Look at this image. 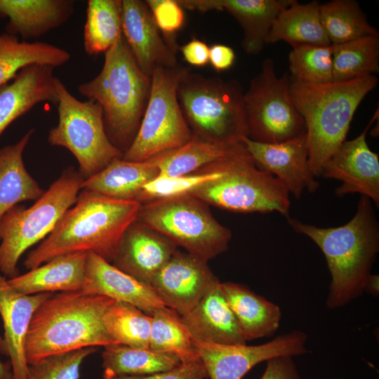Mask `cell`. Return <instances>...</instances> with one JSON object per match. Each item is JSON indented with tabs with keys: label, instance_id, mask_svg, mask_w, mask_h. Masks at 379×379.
Here are the masks:
<instances>
[{
	"label": "cell",
	"instance_id": "cell-10",
	"mask_svg": "<svg viewBox=\"0 0 379 379\" xmlns=\"http://www.w3.org/2000/svg\"><path fill=\"white\" fill-rule=\"evenodd\" d=\"M58 121L48 132V141L68 149L76 158L79 173L89 178L123 157L105 131L101 106L91 100L80 101L58 78Z\"/></svg>",
	"mask_w": 379,
	"mask_h": 379
},
{
	"label": "cell",
	"instance_id": "cell-5",
	"mask_svg": "<svg viewBox=\"0 0 379 379\" xmlns=\"http://www.w3.org/2000/svg\"><path fill=\"white\" fill-rule=\"evenodd\" d=\"M150 89L151 77L140 69L123 35L105 53L100 73L78 87L101 106L107 135L123 154L138 133Z\"/></svg>",
	"mask_w": 379,
	"mask_h": 379
},
{
	"label": "cell",
	"instance_id": "cell-43",
	"mask_svg": "<svg viewBox=\"0 0 379 379\" xmlns=\"http://www.w3.org/2000/svg\"><path fill=\"white\" fill-rule=\"evenodd\" d=\"M260 379H302L292 357H277L267 361Z\"/></svg>",
	"mask_w": 379,
	"mask_h": 379
},
{
	"label": "cell",
	"instance_id": "cell-35",
	"mask_svg": "<svg viewBox=\"0 0 379 379\" xmlns=\"http://www.w3.org/2000/svg\"><path fill=\"white\" fill-rule=\"evenodd\" d=\"M319 14L331 45H340L366 36H378L377 29L367 22L355 1L333 0L320 4Z\"/></svg>",
	"mask_w": 379,
	"mask_h": 379
},
{
	"label": "cell",
	"instance_id": "cell-19",
	"mask_svg": "<svg viewBox=\"0 0 379 379\" xmlns=\"http://www.w3.org/2000/svg\"><path fill=\"white\" fill-rule=\"evenodd\" d=\"M290 1L177 0L183 9L201 12L226 11L230 13L243 29L241 46L248 55L259 54L267 44L274 20Z\"/></svg>",
	"mask_w": 379,
	"mask_h": 379
},
{
	"label": "cell",
	"instance_id": "cell-25",
	"mask_svg": "<svg viewBox=\"0 0 379 379\" xmlns=\"http://www.w3.org/2000/svg\"><path fill=\"white\" fill-rule=\"evenodd\" d=\"M87 257V253L58 257L8 281L25 295L81 291L86 281Z\"/></svg>",
	"mask_w": 379,
	"mask_h": 379
},
{
	"label": "cell",
	"instance_id": "cell-11",
	"mask_svg": "<svg viewBox=\"0 0 379 379\" xmlns=\"http://www.w3.org/2000/svg\"><path fill=\"white\" fill-rule=\"evenodd\" d=\"M189 68L159 67L151 75V89L138 133L122 159L143 161L188 142L192 133L181 111L178 84Z\"/></svg>",
	"mask_w": 379,
	"mask_h": 379
},
{
	"label": "cell",
	"instance_id": "cell-34",
	"mask_svg": "<svg viewBox=\"0 0 379 379\" xmlns=\"http://www.w3.org/2000/svg\"><path fill=\"white\" fill-rule=\"evenodd\" d=\"M151 316V350L174 356L181 363L201 360L180 314L166 307L156 310Z\"/></svg>",
	"mask_w": 379,
	"mask_h": 379
},
{
	"label": "cell",
	"instance_id": "cell-20",
	"mask_svg": "<svg viewBox=\"0 0 379 379\" xmlns=\"http://www.w3.org/2000/svg\"><path fill=\"white\" fill-rule=\"evenodd\" d=\"M176 247L171 240L136 220L125 232L112 263L124 273L149 284Z\"/></svg>",
	"mask_w": 379,
	"mask_h": 379
},
{
	"label": "cell",
	"instance_id": "cell-3",
	"mask_svg": "<svg viewBox=\"0 0 379 379\" xmlns=\"http://www.w3.org/2000/svg\"><path fill=\"white\" fill-rule=\"evenodd\" d=\"M113 302L108 297L81 291L52 294L31 319L25 345L28 365L53 354L117 344L103 321Z\"/></svg>",
	"mask_w": 379,
	"mask_h": 379
},
{
	"label": "cell",
	"instance_id": "cell-29",
	"mask_svg": "<svg viewBox=\"0 0 379 379\" xmlns=\"http://www.w3.org/2000/svg\"><path fill=\"white\" fill-rule=\"evenodd\" d=\"M319 7L317 1L300 4L291 0L274 20L267 44L284 41L292 48L331 45L321 22Z\"/></svg>",
	"mask_w": 379,
	"mask_h": 379
},
{
	"label": "cell",
	"instance_id": "cell-47",
	"mask_svg": "<svg viewBox=\"0 0 379 379\" xmlns=\"http://www.w3.org/2000/svg\"><path fill=\"white\" fill-rule=\"evenodd\" d=\"M2 340L0 338V352ZM0 379H13V373L11 363L3 362L0 359Z\"/></svg>",
	"mask_w": 379,
	"mask_h": 379
},
{
	"label": "cell",
	"instance_id": "cell-33",
	"mask_svg": "<svg viewBox=\"0 0 379 379\" xmlns=\"http://www.w3.org/2000/svg\"><path fill=\"white\" fill-rule=\"evenodd\" d=\"M121 0H89L84 31L88 55L105 53L122 36Z\"/></svg>",
	"mask_w": 379,
	"mask_h": 379
},
{
	"label": "cell",
	"instance_id": "cell-18",
	"mask_svg": "<svg viewBox=\"0 0 379 379\" xmlns=\"http://www.w3.org/2000/svg\"><path fill=\"white\" fill-rule=\"evenodd\" d=\"M52 294L20 293L0 272V316L4 329L1 352L10 359L13 379L28 378L29 365L25 350L26 335L34 312Z\"/></svg>",
	"mask_w": 379,
	"mask_h": 379
},
{
	"label": "cell",
	"instance_id": "cell-41",
	"mask_svg": "<svg viewBox=\"0 0 379 379\" xmlns=\"http://www.w3.org/2000/svg\"><path fill=\"white\" fill-rule=\"evenodd\" d=\"M159 29L164 34L167 43L177 51L173 34L178 31L185 22L183 8L177 0H147Z\"/></svg>",
	"mask_w": 379,
	"mask_h": 379
},
{
	"label": "cell",
	"instance_id": "cell-6",
	"mask_svg": "<svg viewBox=\"0 0 379 379\" xmlns=\"http://www.w3.org/2000/svg\"><path fill=\"white\" fill-rule=\"evenodd\" d=\"M243 88L236 80L190 72L182 77L178 102L192 135L224 144L248 137Z\"/></svg>",
	"mask_w": 379,
	"mask_h": 379
},
{
	"label": "cell",
	"instance_id": "cell-32",
	"mask_svg": "<svg viewBox=\"0 0 379 379\" xmlns=\"http://www.w3.org/2000/svg\"><path fill=\"white\" fill-rule=\"evenodd\" d=\"M102 375H143L172 369L181 362L175 357L150 348L132 347L121 344L104 347Z\"/></svg>",
	"mask_w": 379,
	"mask_h": 379
},
{
	"label": "cell",
	"instance_id": "cell-30",
	"mask_svg": "<svg viewBox=\"0 0 379 379\" xmlns=\"http://www.w3.org/2000/svg\"><path fill=\"white\" fill-rule=\"evenodd\" d=\"M244 147L242 142L224 144L192 135L186 144L147 159L158 169L160 178L184 175L225 158Z\"/></svg>",
	"mask_w": 379,
	"mask_h": 379
},
{
	"label": "cell",
	"instance_id": "cell-21",
	"mask_svg": "<svg viewBox=\"0 0 379 379\" xmlns=\"http://www.w3.org/2000/svg\"><path fill=\"white\" fill-rule=\"evenodd\" d=\"M180 317L194 340L222 345L246 344L218 278L197 305Z\"/></svg>",
	"mask_w": 379,
	"mask_h": 379
},
{
	"label": "cell",
	"instance_id": "cell-26",
	"mask_svg": "<svg viewBox=\"0 0 379 379\" xmlns=\"http://www.w3.org/2000/svg\"><path fill=\"white\" fill-rule=\"evenodd\" d=\"M222 291L246 341L272 336L280 326L281 310L247 286L222 283Z\"/></svg>",
	"mask_w": 379,
	"mask_h": 379
},
{
	"label": "cell",
	"instance_id": "cell-1",
	"mask_svg": "<svg viewBox=\"0 0 379 379\" xmlns=\"http://www.w3.org/2000/svg\"><path fill=\"white\" fill-rule=\"evenodd\" d=\"M141 205L81 190L54 230L28 253L24 266L30 270L75 253H93L112 263L125 232L137 220Z\"/></svg>",
	"mask_w": 379,
	"mask_h": 379
},
{
	"label": "cell",
	"instance_id": "cell-37",
	"mask_svg": "<svg viewBox=\"0 0 379 379\" xmlns=\"http://www.w3.org/2000/svg\"><path fill=\"white\" fill-rule=\"evenodd\" d=\"M103 321L107 332L117 344L149 348L152 316L137 307L114 300L105 312Z\"/></svg>",
	"mask_w": 379,
	"mask_h": 379
},
{
	"label": "cell",
	"instance_id": "cell-17",
	"mask_svg": "<svg viewBox=\"0 0 379 379\" xmlns=\"http://www.w3.org/2000/svg\"><path fill=\"white\" fill-rule=\"evenodd\" d=\"M122 35L140 69L147 76L178 65L176 51L160 34L145 1L121 0Z\"/></svg>",
	"mask_w": 379,
	"mask_h": 379
},
{
	"label": "cell",
	"instance_id": "cell-12",
	"mask_svg": "<svg viewBox=\"0 0 379 379\" xmlns=\"http://www.w3.org/2000/svg\"><path fill=\"white\" fill-rule=\"evenodd\" d=\"M290 77H279L266 58L244 94L248 138L264 143L284 142L306 133L304 119L290 94Z\"/></svg>",
	"mask_w": 379,
	"mask_h": 379
},
{
	"label": "cell",
	"instance_id": "cell-15",
	"mask_svg": "<svg viewBox=\"0 0 379 379\" xmlns=\"http://www.w3.org/2000/svg\"><path fill=\"white\" fill-rule=\"evenodd\" d=\"M241 142L256 166L275 176L296 199L305 190L314 192L319 188V182L310 168L306 133L277 143L257 142L248 137Z\"/></svg>",
	"mask_w": 379,
	"mask_h": 379
},
{
	"label": "cell",
	"instance_id": "cell-40",
	"mask_svg": "<svg viewBox=\"0 0 379 379\" xmlns=\"http://www.w3.org/2000/svg\"><path fill=\"white\" fill-rule=\"evenodd\" d=\"M96 350L91 347L45 357L29 365L27 379H79L83 361Z\"/></svg>",
	"mask_w": 379,
	"mask_h": 379
},
{
	"label": "cell",
	"instance_id": "cell-4",
	"mask_svg": "<svg viewBox=\"0 0 379 379\" xmlns=\"http://www.w3.org/2000/svg\"><path fill=\"white\" fill-rule=\"evenodd\" d=\"M290 81L291 100L305 124L310 168L317 178L325 162L346 140L357 107L378 80L368 74L324 84Z\"/></svg>",
	"mask_w": 379,
	"mask_h": 379
},
{
	"label": "cell",
	"instance_id": "cell-24",
	"mask_svg": "<svg viewBox=\"0 0 379 379\" xmlns=\"http://www.w3.org/2000/svg\"><path fill=\"white\" fill-rule=\"evenodd\" d=\"M74 11L73 0H0V18H8L6 33L26 41L64 25Z\"/></svg>",
	"mask_w": 379,
	"mask_h": 379
},
{
	"label": "cell",
	"instance_id": "cell-2",
	"mask_svg": "<svg viewBox=\"0 0 379 379\" xmlns=\"http://www.w3.org/2000/svg\"><path fill=\"white\" fill-rule=\"evenodd\" d=\"M372 201L361 195L352 218L343 225L320 227L286 217L290 226L321 250L331 274L326 305L343 307L364 293L379 251V225Z\"/></svg>",
	"mask_w": 379,
	"mask_h": 379
},
{
	"label": "cell",
	"instance_id": "cell-28",
	"mask_svg": "<svg viewBox=\"0 0 379 379\" xmlns=\"http://www.w3.org/2000/svg\"><path fill=\"white\" fill-rule=\"evenodd\" d=\"M34 130L15 144L0 149V219L22 201L39 199L45 192L27 171L22 154Z\"/></svg>",
	"mask_w": 379,
	"mask_h": 379
},
{
	"label": "cell",
	"instance_id": "cell-9",
	"mask_svg": "<svg viewBox=\"0 0 379 379\" xmlns=\"http://www.w3.org/2000/svg\"><path fill=\"white\" fill-rule=\"evenodd\" d=\"M137 220L206 262L227 251L232 238L207 204L190 194L142 204Z\"/></svg>",
	"mask_w": 379,
	"mask_h": 379
},
{
	"label": "cell",
	"instance_id": "cell-42",
	"mask_svg": "<svg viewBox=\"0 0 379 379\" xmlns=\"http://www.w3.org/2000/svg\"><path fill=\"white\" fill-rule=\"evenodd\" d=\"M208 377L201 360L181 363L168 371L143 375H102V379H204Z\"/></svg>",
	"mask_w": 379,
	"mask_h": 379
},
{
	"label": "cell",
	"instance_id": "cell-44",
	"mask_svg": "<svg viewBox=\"0 0 379 379\" xmlns=\"http://www.w3.org/2000/svg\"><path fill=\"white\" fill-rule=\"evenodd\" d=\"M180 50L185 61L191 65L203 67L209 62V46L201 40L194 39Z\"/></svg>",
	"mask_w": 379,
	"mask_h": 379
},
{
	"label": "cell",
	"instance_id": "cell-7",
	"mask_svg": "<svg viewBox=\"0 0 379 379\" xmlns=\"http://www.w3.org/2000/svg\"><path fill=\"white\" fill-rule=\"evenodd\" d=\"M213 164L218 175L187 194L230 211L289 216L288 191L275 176L256 166L244 145Z\"/></svg>",
	"mask_w": 379,
	"mask_h": 379
},
{
	"label": "cell",
	"instance_id": "cell-36",
	"mask_svg": "<svg viewBox=\"0 0 379 379\" xmlns=\"http://www.w3.org/2000/svg\"><path fill=\"white\" fill-rule=\"evenodd\" d=\"M333 81H346L378 72V36L332 45Z\"/></svg>",
	"mask_w": 379,
	"mask_h": 379
},
{
	"label": "cell",
	"instance_id": "cell-38",
	"mask_svg": "<svg viewBox=\"0 0 379 379\" xmlns=\"http://www.w3.org/2000/svg\"><path fill=\"white\" fill-rule=\"evenodd\" d=\"M332 45H302L293 48L288 55L290 78L311 84L333 81Z\"/></svg>",
	"mask_w": 379,
	"mask_h": 379
},
{
	"label": "cell",
	"instance_id": "cell-22",
	"mask_svg": "<svg viewBox=\"0 0 379 379\" xmlns=\"http://www.w3.org/2000/svg\"><path fill=\"white\" fill-rule=\"evenodd\" d=\"M81 291L131 304L150 316L166 307L149 284L124 273L93 253H88Z\"/></svg>",
	"mask_w": 379,
	"mask_h": 379
},
{
	"label": "cell",
	"instance_id": "cell-27",
	"mask_svg": "<svg viewBox=\"0 0 379 379\" xmlns=\"http://www.w3.org/2000/svg\"><path fill=\"white\" fill-rule=\"evenodd\" d=\"M158 175V169L149 160L117 159L100 172L85 179L81 190L114 199L138 201L143 186Z\"/></svg>",
	"mask_w": 379,
	"mask_h": 379
},
{
	"label": "cell",
	"instance_id": "cell-23",
	"mask_svg": "<svg viewBox=\"0 0 379 379\" xmlns=\"http://www.w3.org/2000/svg\"><path fill=\"white\" fill-rule=\"evenodd\" d=\"M54 67L32 64L0 86V135L15 119L41 102L57 105L58 101Z\"/></svg>",
	"mask_w": 379,
	"mask_h": 379
},
{
	"label": "cell",
	"instance_id": "cell-46",
	"mask_svg": "<svg viewBox=\"0 0 379 379\" xmlns=\"http://www.w3.org/2000/svg\"><path fill=\"white\" fill-rule=\"evenodd\" d=\"M364 293H367L373 297L379 295V275L371 274L366 281Z\"/></svg>",
	"mask_w": 379,
	"mask_h": 379
},
{
	"label": "cell",
	"instance_id": "cell-16",
	"mask_svg": "<svg viewBox=\"0 0 379 379\" xmlns=\"http://www.w3.org/2000/svg\"><path fill=\"white\" fill-rule=\"evenodd\" d=\"M216 278L206 262L176 250L149 285L167 307L182 316L197 305Z\"/></svg>",
	"mask_w": 379,
	"mask_h": 379
},
{
	"label": "cell",
	"instance_id": "cell-13",
	"mask_svg": "<svg viewBox=\"0 0 379 379\" xmlns=\"http://www.w3.org/2000/svg\"><path fill=\"white\" fill-rule=\"evenodd\" d=\"M307 339L305 332L294 330L258 345H222L194 339L193 343L211 379H241L262 361L308 353Z\"/></svg>",
	"mask_w": 379,
	"mask_h": 379
},
{
	"label": "cell",
	"instance_id": "cell-8",
	"mask_svg": "<svg viewBox=\"0 0 379 379\" xmlns=\"http://www.w3.org/2000/svg\"><path fill=\"white\" fill-rule=\"evenodd\" d=\"M84 178L73 167L66 168L48 190L29 208L16 205L0 219V272L9 279L18 275L22 254L43 241L64 213L76 202Z\"/></svg>",
	"mask_w": 379,
	"mask_h": 379
},
{
	"label": "cell",
	"instance_id": "cell-39",
	"mask_svg": "<svg viewBox=\"0 0 379 379\" xmlns=\"http://www.w3.org/2000/svg\"><path fill=\"white\" fill-rule=\"evenodd\" d=\"M218 175V171L212 163L192 173L171 178L157 177L143 186L138 201L142 204L145 201L187 194Z\"/></svg>",
	"mask_w": 379,
	"mask_h": 379
},
{
	"label": "cell",
	"instance_id": "cell-31",
	"mask_svg": "<svg viewBox=\"0 0 379 379\" xmlns=\"http://www.w3.org/2000/svg\"><path fill=\"white\" fill-rule=\"evenodd\" d=\"M70 58L68 51L57 46L20 41L17 36L0 34V86L28 65L41 64L55 67L65 65Z\"/></svg>",
	"mask_w": 379,
	"mask_h": 379
},
{
	"label": "cell",
	"instance_id": "cell-45",
	"mask_svg": "<svg viewBox=\"0 0 379 379\" xmlns=\"http://www.w3.org/2000/svg\"><path fill=\"white\" fill-rule=\"evenodd\" d=\"M235 60L234 50L224 44H214L209 47V62L217 72L230 69Z\"/></svg>",
	"mask_w": 379,
	"mask_h": 379
},
{
	"label": "cell",
	"instance_id": "cell-14",
	"mask_svg": "<svg viewBox=\"0 0 379 379\" xmlns=\"http://www.w3.org/2000/svg\"><path fill=\"white\" fill-rule=\"evenodd\" d=\"M378 110L366 128L357 138L345 140L322 166L320 176L342 182L335 194L359 193L379 206V157L371 151L366 142V133Z\"/></svg>",
	"mask_w": 379,
	"mask_h": 379
}]
</instances>
